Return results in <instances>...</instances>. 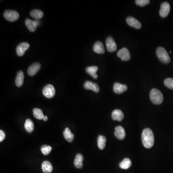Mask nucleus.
<instances>
[{
  "instance_id": "1",
  "label": "nucleus",
  "mask_w": 173,
  "mask_h": 173,
  "mask_svg": "<svg viewBox=\"0 0 173 173\" xmlns=\"http://www.w3.org/2000/svg\"><path fill=\"white\" fill-rule=\"evenodd\" d=\"M142 138L143 145L146 148H150L153 146L154 138L151 129L148 128L144 129L142 133Z\"/></svg>"
},
{
  "instance_id": "2",
  "label": "nucleus",
  "mask_w": 173,
  "mask_h": 173,
  "mask_svg": "<svg viewBox=\"0 0 173 173\" xmlns=\"http://www.w3.org/2000/svg\"><path fill=\"white\" fill-rule=\"evenodd\" d=\"M150 97L152 103L156 105L161 104L164 100V97L162 93L156 88H153L151 90Z\"/></svg>"
},
{
  "instance_id": "3",
  "label": "nucleus",
  "mask_w": 173,
  "mask_h": 173,
  "mask_svg": "<svg viewBox=\"0 0 173 173\" xmlns=\"http://www.w3.org/2000/svg\"><path fill=\"white\" fill-rule=\"evenodd\" d=\"M156 55L158 58L159 60L163 63L168 64L170 62V58L169 56L168 52L164 48L159 47L156 51Z\"/></svg>"
},
{
  "instance_id": "4",
  "label": "nucleus",
  "mask_w": 173,
  "mask_h": 173,
  "mask_svg": "<svg viewBox=\"0 0 173 173\" xmlns=\"http://www.w3.org/2000/svg\"><path fill=\"white\" fill-rule=\"evenodd\" d=\"M4 16L8 21L15 22L19 18V15L16 11L7 10L4 12Z\"/></svg>"
},
{
  "instance_id": "5",
  "label": "nucleus",
  "mask_w": 173,
  "mask_h": 173,
  "mask_svg": "<svg viewBox=\"0 0 173 173\" xmlns=\"http://www.w3.org/2000/svg\"><path fill=\"white\" fill-rule=\"evenodd\" d=\"M43 95L47 98H52L56 93V90L53 85L48 84L43 88L42 90Z\"/></svg>"
},
{
  "instance_id": "6",
  "label": "nucleus",
  "mask_w": 173,
  "mask_h": 173,
  "mask_svg": "<svg viewBox=\"0 0 173 173\" xmlns=\"http://www.w3.org/2000/svg\"><path fill=\"white\" fill-rule=\"evenodd\" d=\"M117 55L122 61H128L130 60V52L126 48H123L119 50L117 52Z\"/></svg>"
},
{
  "instance_id": "7",
  "label": "nucleus",
  "mask_w": 173,
  "mask_h": 173,
  "mask_svg": "<svg viewBox=\"0 0 173 173\" xmlns=\"http://www.w3.org/2000/svg\"><path fill=\"white\" fill-rule=\"evenodd\" d=\"M106 46L108 51L109 52H114L117 49V44L115 43L114 38L109 36L106 40Z\"/></svg>"
},
{
  "instance_id": "8",
  "label": "nucleus",
  "mask_w": 173,
  "mask_h": 173,
  "mask_svg": "<svg viewBox=\"0 0 173 173\" xmlns=\"http://www.w3.org/2000/svg\"><path fill=\"white\" fill-rule=\"evenodd\" d=\"M170 11V6L168 2H164L161 4V8L160 10V16L164 18L168 15Z\"/></svg>"
},
{
  "instance_id": "9",
  "label": "nucleus",
  "mask_w": 173,
  "mask_h": 173,
  "mask_svg": "<svg viewBox=\"0 0 173 173\" xmlns=\"http://www.w3.org/2000/svg\"><path fill=\"white\" fill-rule=\"evenodd\" d=\"M30 44L27 42H22L16 47V52L19 56H22L24 55L26 51L30 48Z\"/></svg>"
},
{
  "instance_id": "10",
  "label": "nucleus",
  "mask_w": 173,
  "mask_h": 173,
  "mask_svg": "<svg viewBox=\"0 0 173 173\" xmlns=\"http://www.w3.org/2000/svg\"><path fill=\"white\" fill-rule=\"evenodd\" d=\"M126 21L128 25L136 29H139L142 27V24L137 19L132 16L127 17Z\"/></svg>"
},
{
  "instance_id": "11",
  "label": "nucleus",
  "mask_w": 173,
  "mask_h": 173,
  "mask_svg": "<svg viewBox=\"0 0 173 173\" xmlns=\"http://www.w3.org/2000/svg\"><path fill=\"white\" fill-rule=\"evenodd\" d=\"M41 67V64L38 63H32L27 69L28 75L30 76H34L39 71Z\"/></svg>"
},
{
  "instance_id": "12",
  "label": "nucleus",
  "mask_w": 173,
  "mask_h": 173,
  "mask_svg": "<svg viewBox=\"0 0 173 173\" xmlns=\"http://www.w3.org/2000/svg\"><path fill=\"white\" fill-rule=\"evenodd\" d=\"M128 87L127 85L122 84L119 83H115L114 85V92L117 94H121L127 91Z\"/></svg>"
},
{
  "instance_id": "13",
  "label": "nucleus",
  "mask_w": 173,
  "mask_h": 173,
  "mask_svg": "<svg viewBox=\"0 0 173 173\" xmlns=\"http://www.w3.org/2000/svg\"><path fill=\"white\" fill-rule=\"evenodd\" d=\"M84 87L85 89H91L97 93L99 92L100 90L99 87L97 83L89 81H87L84 83Z\"/></svg>"
},
{
  "instance_id": "14",
  "label": "nucleus",
  "mask_w": 173,
  "mask_h": 173,
  "mask_svg": "<svg viewBox=\"0 0 173 173\" xmlns=\"http://www.w3.org/2000/svg\"><path fill=\"white\" fill-rule=\"evenodd\" d=\"M114 135L118 139H123L126 137V132L124 128L121 126H117L115 128Z\"/></svg>"
},
{
  "instance_id": "15",
  "label": "nucleus",
  "mask_w": 173,
  "mask_h": 173,
  "mask_svg": "<svg viewBox=\"0 0 173 173\" xmlns=\"http://www.w3.org/2000/svg\"><path fill=\"white\" fill-rule=\"evenodd\" d=\"M25 25L28 30L31 32H34L37 29L38 25L35 21H33L27 18L25 21Z\"/></svg>"
},
{
  "instance_id": "16",
  "label": "nucleus",
  "mask_w": 173,
  "mask_h": 173,
  "mask_svg": "<svg viewBox=\"0 0 173 173\" xmlns=\"http://www.w3.org/2000/svg\"><path fill=\"white\" fill-rule=\"evenodd\" d=\"M93 50L94 51V52L99 53V54H103V53H104L105 52L103 44L100 41H98L94 43L93 47Z\"/></svg>"
},
{
  "instance_id": "17",
  "label": "nucleus",
  "mask_w": 173,
  "mask_h": 173,
  "mask_svg": "<svg viewBox=\"0 0 173 173\" xmlns=\"http://www.w3.org/2000/svg\"><path fill=\"white\" fill-rule=\"evenodd\" d=\"M112 117L113 120L121 121L124 119V115L123 113L121 110L116 109L112 112Z\"/></svg>"
},
{
  "instance_id": "18",
  "label": "nucleus",
  "mask_w": 173,
  "mask_h": 173,
  "mask_svg": "<svg viewBox=\"0 0 173 173\" xmlns=\"http://www.w3.org/2000/svg\"><path fill=\"white\" fill-rule=\"evenodd\" d=\"M84 158L82 154L81 153L77 154L74 160V165L77 168L81 169L83 167V161Z\"/></svg>"
},
{
  "instance_id": "19",
  "label": "nucleus",
  "mask_w": 173,
  "mask_h": 173,
  "mask_svg": "<svg viewBox=\"0 0 173 173\" xmlns=\"http://www.w3.org/2000/svg\"><path fill=\"white\" fill-rule=\"evenodd\" d=\"M24 80V73L22 71H19L17 72V75L16 77V81H15V83H16V86H17L18 87H21L22 85H23Z\"/></svg>"
},
{
  "instance_id": "20",
  "label": "nucleus",
  "mask_w": 173,
  "mask_h": 173,
  "mask_svg": "<svg viewBox=\"0 0 173 173\" xmlns=\"http://www.w3.org/2000/svg\"><path fill=\"white\" fill-rule=\"evenodd\" d=\"M63 137L66 140L69 142H71L74 138V135L71 132L69 128H67L63 132Z\"/></svg>"
},
{
  "instance_id": "21",
  "label": "nucleus",
  "mask_w": 173,
  "mask_h": 173,
  "mask_svg": "<svg viewBox=\"0 0 173 173\" xmlns=\"http://www.w3.org/2000/svg\"><path fill=\"white\" fill-rule=\"evenodd\" d=\"M98 70V67L97 66L88 67L86 68V71L87 73L92 76L95 79L98 78V75L96 74Z\"/></svg>"
},
{
  "instance_id": "22",
  "label": "nucleus",
  "mask_w": 173,
  "mask_h": 173,
  "mask_svg": "<svg viewBox=\"0 0 173 173\" xmlns=\"http://www.w3.org/2000/svg\"><path fill=\"white\" fill-rule=\"evenodd\" d=\"M42 171L43 173H50L52 172V166L49 161H44L41 165Z\"/></svg>"
},
{
  "instance_id": "23",
  "label": "nucleus",
  "mask_w": 173,
  "mask_h": 173,
  "mask_svg": "<svg viewBox=\"0 0 173 173\" xmlns=\"http://www.w3.org/2000/svg\"><path fill=\"white\" fill-rule=\"evenodd\" d=\"M106 142V139L104 136L99 135L97 139L98 146L100 150L104 149L105 147Z\"/></svg>"
},
{
  "instance_id": "24",
  "label": "nucleus",
  "mask_w": 173,
  "mask_h": 173,
  "mask_svg": "<svg viewBox=\"0 0 173 173\" xmlns=\"http://www.w3.org/2000/svg\"><path fill=\"white\" fill-rule=\"evenodd\" d=\"M25 129L28 133H31L34 130V124L30 119H27L24 124Z\"/></svg>"
},
{
  "instance_id": "25",
  "label": "nucleus",
  "mask_w": 173,
  "mask_h": 173,
  "mask_svg": "<svg viewBox=\"0 0 173 173\" xmlns=\"http://www.w3.org/2000/svg\"><path fill=\"white\" fill-rule=\"evenodd\" d=\"M31 16L35 18V19H39L42 18L43 16V13L41 11L38 9H34L32 10L30 13Z\"/></svg>"
},
{
  "instance_id": "26",
  "label": "nucleus",
  "mask_w": 173,
  "mask_h": 173,
  "mask_svg": "<svg viewBox=\"0 0 173 173\" xmlns=\"http://www.w3.org/2000/svg\"><path fill=\"white\" fill-rule=\"evenodd\" d=\"M132 163L128 158H125L119 164V167L123 169H128L131 166Z\"/></svg>"
},
{
  "instance_id": "27",
  "label": "nucleus",
  "mask_w": 173,
  "mask_h": 173,
  "mask_svg": "<svg viewBox=\"0 0 173 173\" xmlns=\"http://www.w3.org/2000/svg\"><path fill=\"white\" fill-rule=\"evenodd\" d=\"M33 112L34 117L36 119H40V120L43 119L44 116L42 111L40 109L34 108L33 110Z\"/></svg>"
},
{
  "instance_id": "28",
  "label": "nucleus",
  "mask_w": 173,
  "mask_h": 173,
  "mask_svg": "<svg viewBox=\"0 0 173 173\" xmlns=\"http://www.w3.org/2000/svg\"><path fill=\"white\" fill-rule=\"evenodd\" d=\"M52 148L49 145H43L41 147V150L44 155H48L51 153Z\"/></svg>"
},
{
  "instance_id": "29",
  "label": "nucleus",
  "mask_w": 173,
  "mask_h": 173,
  "mask_svg": "<svg viewBox=\"0 0 173 173\" xmlns=\"http://www.w3.org/2000/svg\"><path fill=\"white\" fill-rule=\"evenodd\" d=\"M164 84L168 88L173 89V78H166L164 81Z\"/></svg>"
},
{
  "instance_id": "30",
  "label": "nucleus",
  "mask_w": 173,
  "mask_h": 173,
  "mask_svg": "<svg viewBox=\"0 0 173 173\" xmlns=\"http://www.w3.org/2000/svg\"><path fill=\"white\" fill-rule=\"evenodd\" d=\"M150 2V1L149 0H136L135 1L136 5L140 6H144L146 5H148Z\"/></svg>"
},
{
  "instance_id": "31",
  "label": "nucleus",
  "mask_w": 173,
  "mask_h": 173,
  "mask_svg": "<svg viewBox=\"0 0 173 173\" xmlns=\"http://www.w3.org/2000/svg\"><path fill=\"white\" fill-rule=\"evenodd\" d=\"M5 134L4 131L2 130H0V142H2L5 139Z\"/></svg>"
},
{
  "instance_id": "32",
  "label": "nucleus",
  "mask_w": 173,
  "mask_h": 173,
  "mask_svg": "<svg viewBox=\"0 0 173 173\" xmlns=\"http://www.w3.org/2000/svg\"><path fill=\"white\" fill-rule=\"evenodd\" d=\"M43 120H44V121H47L48 120V117L47 116H44V118H43Z\"/></svg>"
}]
</instances>
